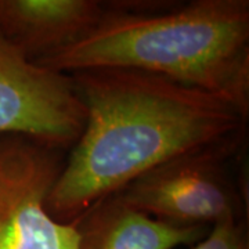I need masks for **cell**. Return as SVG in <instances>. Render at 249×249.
<instances>
[{
  "instance_id": "6da1fadb",
  "label": "cell",
  "mask_w": 249,
  "mask_h": 249,
  "mask_svg": "<svg viewBox=\"0 0 249 249\" xmlns=\"http://www.w3.org/2000/svg\"><path fill=\"white\" fill-rule=\"evenodd\" d=\"M68 75L86 122L47 198V211L58 222L75 223L169 160L240 147L244 139L248 115L212 93L126 68Z\"/></svg>"
},
{
  "instance_id": "7a4b0ae2",
  "label": "cell",
  "mask_w": 249,
  "mask_h": 249,
  "mask_svg": "<svg viewBox=\"0 0 249 249\" xmlns=\"http://www.w3.org/2000/svg\"><path fill=\"white\" fill-rule=\"evenodd\" d=\"M37 64L62 73L126 68L212 93L249 111V1L107 6L96 28Z\"/></svg>"
},
{
  "instance_id": "3957f363",
  "label": "cell",
  "mask_w": 249,
  "mask_h": 249,
  "mask_svg": "<svg viewBox=\"0 0 249 249\" xmlns=\"http://www.w3.org/2000/svg\"><path fill=\"white\" fill-rule=\"evenodd\" d=\"M62 151L21 136L0 137V249H78L75 223L55 220L47 198Z\"/></svg>"
},
{
  "instance_id": "277c9868",
  "label": "cell",
  "mask_w": 249,
  "mask_h": 249,
  "mask_svg": "<svg viewBox=\"0 0 249 249\" xmlns=\"http://www.w3.org/2000/svg\"><path fill=\"white\" fill-rule=\"evenodd\" d=\"M237 148H214L169 160L119 194L134 209L178 226L242 220V201L227 168Z\"/></svg>"
},
{
  "instance_id": "5b68a950",
  "label": "cell",
  "mask_w": 249,
  "mask_h": 249,
  "mask_svg": "<svg viewBox=\"0 0 249 249\" xmlns=\"http://www.w3.org/2000/svg\"><path fill=\"white\" fill-rule=\"evenodd\" d=\"M85 122L71 76L31 61L0 34V137L21 136L65 151Z\"/></svg>"
},
{
  "instance_id": "8992f818",
  "label": "cell",
  "mask_w": 249,
  "mask_h": 249,
  "mask_svg": "<svg viewBox=\"0 0 249 249\" xmlns=\"http://www.w3.org/2000/svg\"><path fill=\"white\" fill-rule=\"evenodd\" d=\"M106 11L98 0H0V34L37 62L79 42Z\"/></svg>"
},
{
  "instance_id": "52a82bcc",
  "label": "cell",
  "mask_w": 249,
  "mask_h": 249,
  "mask_svg": "<svg viewBox=\"0 0 249 249\" xmlns=\"http://www.w3.org/2000/svg\"><path fill=\"white\" fill-rule=\"evenodd\" d=\"M75 227L78 249H175L206 235L201 226H178L142 213L119 193L91 206Z\"/></svg>"
},
{
  "instance_id": "ba28073f",
  "label": "cell",
  "mask_w": 249,
  "mask_h": 249,
  "mask_svg": "<svg viewBox=\"0 0 249 249\" xmlns=\"http://www.w3.org/2000/svg\"><path fill=\"white\" fill-rule=\"evenodd\" d=\"M191 249H248L244 222L230 219L216 223Z\"/></svg>"
}]
</instances>
